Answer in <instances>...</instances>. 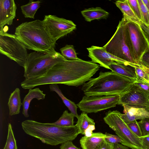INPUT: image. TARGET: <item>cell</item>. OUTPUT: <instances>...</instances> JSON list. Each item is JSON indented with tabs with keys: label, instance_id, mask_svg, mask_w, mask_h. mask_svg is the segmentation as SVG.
Listing matches in <instances>:
<instances>
[{
	"label": "cell",
	"instance_id": "obj_22",
	"mask_svg": "<svg viewBox=\"0 0 149 149\" xmlns=\"http://www.w3.org/2000/svg\"><path fill=\"white\" fill-rule=\"evenodd\" d=\"M50 91L56 92L62 100L65 105L67 107L70 112L73 113L75 117L77 118L79 115L77 114V109L78 107L74 102L67 99L63 95L61 90L59 89L57 84H49Z\"/></svg>",
	"mask_w": 149,
	"mask_h": 149
},
{
	"label": "cell",
	"instance_id": "obj_32",
	"mask_svg": "<svg viewBox=\"0 0 149 149\" xmlns=\"http://www.w3.org/2000/svg\"><path fill=\"white\" fill-rule=\"evenodd\" d=\"M127 125L131 130L138 137H140L143 136L138 122L136 120L129 123Z\"/></svg>",
	"mask_w": 149,
	"mask_h": 149
},
{
	"label": "cell",
	"instance_id": "obj_1",
	"mask_svg": "<svg viewBox=\"0 0 149 149\" xmlns=\"http://www.w3.org/2000/svg\"><path fill=\"white\" fill-rule=\"evenodd\" d=\"M21 125L26 134L39 139L44 143L53 146L72 141L79 134L76 125L62 127L31 120L23 121Z\"/></svg>",
	"mask_w": 149,
	"mask_h": 149
},
{
	"label": "cell",
	"instance_id": "obj_3",
	"mask_svg": "<svg viewBox=\"0 0 149 149\" xmlns=\"http://www.w3.org/2000/svg\"><path fill=\"white\" fill-rule=\"evenodd\" d=\"M15 35L27 49L41 52L55 49L56 43L47 31L42 20L22 23L16 27Z\"/></svg>",
	"mask_w": 149,
	"mask_h": 149
},
{
	"label": "cell",
	"instance_id": "obj_9",
	"mask_svg": "<svg viewBox=\"0 0 149 149\" xmlns=\"http://www.w3.org/2000/svg\"><path fill=\"white\" fill-rule=\"evenodd\" d=\"M120 95L84 96L77 105L82 112L96 113L119 104Z\"/></svg>",
	"mask_w": 149,
	"mask_h": 149
},
{
	"label": "cell",
	"instance_id": "obj_30",
	"mask_svg": "<svg viewBox=\"0 0 149 149\" xmlns=\"http://www.w3.org/2000/svg\"><path fill=\"white\" fill-rule=\"evenodd\" d=\"M128 1L134 14L142 22V17L138 0H128Z\"/></svg>",
	"mask_w": 149,
	"mask_h": 149
},
{
	"label": "cell",
	"instance_id": "obj_19",
	"mask_svg": "<svg viewBox=\"0 0 149 149\" xmlns=\"http://www.w3.org/2000/svg\"><path fill=\"white\" fill-rule=\"evenodd\" d=\"M112 71L136 81V75L133 67L114 62L109 66Z\"/></svg>",
	"mask_w": 149,
	"mask_h": 149
},
{
	"label": "cell",
	"instance_id": "obj_29",
	"mask_svg": "<svg viewBox=\"0 0 149 149\" xmlns=\"http://www.w3.org/2000/svg\"><path fill=\"white\" fill-rule=\"evenodd\" d=\"M143 19L142 22L149 26V12L142 0H137Z\"/></svg>",
	"mask_w": 149,
	"mask_h": 149
},
{
	"label": "cell",
	"instance_id": "obj_17",
	"mask_svg": "<svg viewBox=\"0 0 149 149\" xmlns=\"http://www.w3.org/2000/svg\"><path fill=\"white\" fill-rule=\"evenodd\" d=\"M46 94L39 88L29 90L28 94L24 97L22 102L23 110L22 113L26 118L29 117L28 110L30 104L32 100L36 98L38 100L45 99Z\"/></svg>",
	"mask_w": 149,
	"mask_h": 149
},
{
	"label": "cell",
	"instance_id": "obj_2",
	"mask_svg": "<svg viewBox=\"0 0 149 149\" xmlns=\"http://www.w3.org/2000/svg\"><path fill=\"white\" fill-rule=\"evenodd\" d=\"M136 81L112 71L100 72L99 76L91 79L81 88L85 95H120L128 91Z\"/></svg>",
	"mask_w": 149,
	"mask_h": 149
},
{
	"label": "cell",
	"instance_id": "obj_40",
	"mask_svg": "<svg viewBox=\"0 0 149 149\" xmlns=\"http://www.w3.org/2000/svg\"><path fill=\"white\" fill-rule=\"evenodd\" d=\"M149 12V0H142Z\"/></svg>",
	"mask_w": 149,
	"mask_h": 149
},
{
	"label": "cell",
	"instance_id": "obj_10",
	"mask_svg": "<svg viewBox=\"0 0 149 149\" xmlns=\"http://www.w3.org/2000/svg\"><path fill=\"white\" fill-rule=\"evenodd\" d=\"M42 21L47 31L55 43L76 28V25L72 21L54 15H45Z\"/></svg>",
	"mask_w": 149,
	"mask_h": 149
},
{
	"label": "cell",
	"instance_id": "obj_28",
	"mask_svg": "<svg viewBox=\"0 0 149 149\" xmlns=\"http://www.w3.org/2000/svg\"><path fill=\"white\" fill-rule=\"evenodd\" d=\"M132 87L149 97V83L136 81Z\"/></svg>",
	"mask_w": 149,
	"mask_h": 149
},
{
	"label": "cell",
	"instance_id": "obj_11",
	"mask_svg": "<svg viewBox=\"0 0 149 149\" xmlns=\"http://www.w3.org/2000/svg\"><path fill=\"white\" fill-rule=\"evenodd\" d=\"M88 56L92 61L99 64L100 66L110 69L109 65L114 62L133 67L134 64L119 58L108 52L103 47L92 46L87 48Z\"/></svg>",
	"mask_w": 149,
	"mask_h": 149
},
{
	"label": "cell",
	"instance_id": "obj_6",
	"mask_svg": "<svg viewBox=\"0 0 149 149\" xmlns=\"http://www.w3.org/2000/svg\"><path fill=\"white\" fill-rule=\"evenodd\" d=\"M125 22V19L123 17L119 21L114 34L103 47L108 52L133 65L136 63L131 55L126 36Z\"/></svg>",
	"mask_w": 149,
	"mask_h": 149
},
{
	"label": "cell",
	"instance_id": "obj_13",
	"mask_svg": "<svg viewBox=\"0 0 149 149\" xmlns=\"http://www.w3.org/2000/svg\"><path fill=\"white\" fill-rule=\"evenodd\" d=\"M17 6L13 0H0V31L6 24H12L16 17Z\"/></svg>",
	"mask_w": 149,
	"mask_h": 149
},
{
	"label": "cell",
	"instance_id": "obj_37",
	"mask_svg": "<svg viewBox=\"0 0 149 149\" xmlns=\"http://www.w3.org/2000/svg\"><path fill=\"white\" fill-rule=\"evenodd\" d=\"M114 144L106 141L105 139L101 144L99 149H114Z\"/></svg>",
	"mask_w": 149,
	"mask_h": 149
},
{
	"label": "cell",
	"instance_id": "obj_21",
	"mask_svg": "<svg viewBox=\"0 0 149 149\" xmlns=\"http://www.w3.org/2000/svg\"><path fill=\"white\" fill-rule=\"evenodd\" d=\"M8 105L9 110V115L13 116L18 114L22 103L21 102L20 90L16 88L12 93L8 99Z\"/></svg>",
	"mask_w": 149,
	"mask_h": 149
},
{
	"label": "cell",
	"instance_id": "obj_20",
	"mask_svg": "<svg viewBox=\"0 0 149 149\" xmlns=\"http://www.w3.org/2000/svg\"><path fill=\"white\" fill-rule=\"evenodd\" d=\"M116 6L121 11L123 17L127 20L139 24L142 22L136 16L130 7L128 0H119L115 2Z\"/></svg>",
	"mask_w": 149,
	"mask_h": 149
},
{
	"label": "cell",
	"instance_id": "obj_33",
	"mask_svg": "<svg viewBox=\"0 0 149 149\" xmlns=\"http://www.w3.org/2000/svg\"><path fill=\"white\" fill-rule=\"evenodd\" d=\"M105 134L106 135V136L105 138L106 141L114 144L120 143L124 145L123 141L117 135L112 134L107 132H105Z\"/></svg>",
	"mask_w": 149,
	"mask_h": 149
},
{
	"label": "cell",
	"instance_id": "obj_38",
	"mask_svg": "<svg viewBox=\"0 0 149 149\" xmlns=\"http://www.w3.org/2000/svg\"><path fill=\"white\" fill-rule=\"evenodd\" d=\"M140 25L144 31L149 41V26L146 25L142 22Z\"/></svg>",
	"mask_w": 149,
	"mask_h": 149
},
{
	"label": "cell",
	"instance_id": "obj_35",
	"mask_svg": "<svg viewBox=\"0 0 149 149\" xmlns=\"http://www.w3.org/2000/svg\"><path fill=\"white\" fill-rule=\"evenodd\" d=\"M60 149H80L75 146L72 141H68L61 144Z\"/></svg>",
	"mask_w": 149,
	"mask_h": 149
},
{
	"label": "cell",
	"instance_id": "obj_36",
	"mask_svg": "<svg viewBox=\"0 0 149 149\" xmlns=\"http://www.w3.org/2000/svg\"><path fill=\"white\" fill-rule=\"evenodd\" d=\"M142 142L141 149H149V135L140 137Z\"/></svg>",
	"mask_w": 149,
	"mask_h": 149
},
{
	"label": "cell",
	"instance_id": "obj_27",
	"mask_svg": "<svg viewBox=\"0 0 149 149\" xmlns=\"http://www.w3.org/2000/svg\"><path fill=\"white\" fill-rule=\"evenodd\" d=\"M3 149H17L16 141L10 123H9L8 125L7 139Z\"/></svg>",
	"mask_w": 149,
	"mask_h": 149
},
{
	"label": "cell",
	"instance_id": "obj_25",
	"mask_svg": "<svg viewBox=\"0 0 149 149\" xmlns=\"http://www.w3.org/2000/svg\"><path fill=\"white\" fill-rule=\"evenodd\" d=\"M136 75V81L149 83V69L140 64H136L134 67Z\"/></svg>",
	"mask_w": 149,
	"mask_h": 149
},
{
	"label": "cell",
	"instance_id": "obj_5",
	"mask_svg": "<svg viewBox=\"0 0 149 149\" xmlns=\"http://www.w3.org/2000/svg\"><path fill=\"white\" fill-rule=\"evenodd\" d=\"M117 110L109 111L103 118L105 123L123 140L124 145L132 149H141L140 137L135 134L122 119Z\"/></svg>",
	"mask_w": 149,
	"mask_h": 149
},
{
	"label": "cell",
	"instance_id": "obj_24",
	"mask_svg": "<svg viewBox=\"0 0 149 149\" xmlns=\"http://www.w3.org/2000/svg\"><path fill=\"white\" fill-rule=\"evenodd\" d=\"M75 117L72 113H69L67 110L63 112L62 114L56 121L50 124L60 126L70 127L74 126V119Z\"/></svg>",
	"mask_w": 149,
	"mask_h": 149
},
{
	"label": "cell",
	"instance_id": "obj_4",
	"mask_svg": "<svg viewBox=\"0 0 149 149\" xmlns=\"http://www.w3.org/2000/svg\"><path fill=\"white\" fill-rule=\"evenodd\" d=\"M66 59L55 49L47 52L34 51L28 54L24 68L26 79L45 75L57 63Z\"/></svg>",
	"mask_w": 149,
	"mask_h": 149
},
{
	"label": "cell",
	"instance_id": "obj_7",
	"mask_svg": "<svg viewBox=\"0 0 149 149\" xmlns=\"http://www.w3.org/2000/svg\"><path fill=\"white\" fill-rule=\"evenodd\" d=\"M125 26L131 55L138 64L143 55L149 52V40L139 24L125 19Z\"/></svg>",
	"mask_w": 149,
	"mask_h": 149
},
{
	"label": "cell",
	"instance_id": "obj_8",
	"mask_svg": "<svg viewBox=\"0 0 149 149\" xmlns=\"http://www.w3.org/2000/svg\"><path fill=\"white\" fill-rule=\"evenodd\" d=\"M26 48L15 34L0 31V52L19 66L25 67L28 56Z\"/></svg>",
	"mask_w": 149,
	"mask_h": 149
},
{
	"label": "cell",
	"instance_id": "obj_12",
	"mask_svg": "<svg viewBox=\"0 0 149 149\" xmlns=\"http://www.w3.org/2000/svg\"><path fill=\"white\" fill-rule=\"evenodd\" d=\"M132 87L120 96L119 105L124 104L149 111V97Z\"/></svg>",
	"mask_w": 149,
	"mask_h": 149
},
{
	"label": "cell",
	"instance_id": "obj_14",
	"mask_svg": "<svg viewBox=\"0 0 149 149\" xmlns=\"http://www.w3.org/2000/svg\"><path fill=\"white\" fill-rule=\"evenodd\" d=\"M124 114L121 113L122 119L127 124L137 120L149 118V111L146 109L122 105Z\"/></svg>",
	"mask_w": 149,
	"mask_h": 149
},
{
	"label": "cell",
	"instance_id": "obj_39",
	"mask_svg": "<svg viewBox=\"0 0 149 149\" xmlns=\"http://www.w3.org/2000/svg\"><path fill=\"white\" fill-rule=\"evenodd\" d=\"M114 149H130L129 147L119 143L114 144Z\"/></svg>",
	"mask_w": 149,
	"mask_h": 149
},
{
	"label": "cell",
	"instance_id": "obj_26",
	"mask_svg": "<svg viewBox=\"0 0 149 149\" xmlns=\"http://www.w3.org/2000/svg\"><path fill=\"white\" fill-rule=\"evenodd\" d=\"M60 51L61 54L68 60H81L82 59L77 57L74 47L72 45H66L61 48Z\"/></svg>",
	"mask_w": 149,
	"mask_h": 149
},
{
	"label": "cell",
	"instance_id": "obj_31",
	"mask_svg": "<svg viewBox=\"0 0 149 149\" xmlns=\"http://www.w3.org/2000/svg\"><path fill=\"white\" fill-rule=\"evenodd\" d=\"M143 136L149 135V118H146L138 122Z\"/></svg>",
	"mask_w": 149,
	"mask_h": 149
},
{
	"label": "cell",
	"instance_id": "obj_23",
	"mask_svg": "<svg viewBox=\"0 0 149 149\" xmlns=\"http://www.w3.org/2000/svg\"><path fill=\"white\" fill-rule=\"evenodd\" d=\"M41 1H34L29 0L27 4L21 7L22 12L25 18L34 19L35 15L38 10L40 8Z\"/></svg>",
	"mask_w": 149,
	"mask_h": 149
},
{
	"label": "cell",
	"instance_id": "obj_34",
	"mask_svg": "<svg viewBox=\"0 0 149 149\" xmlns=\"http://www.w3.org/2000/svg\"><path fill=\"white\" fill-rule=\"evenodd\" d=\"M139 63L149 69V52L143 55Z\"/></svg>",
	"mask_w": 149,
	"mask_h": 149
},
{
	"label": "cell",
	"instance_id": "obj_16",
	"mask_svg": "<svg viewBox=\"0 0 149 149\" xmlns=\"http://www.w3.org/2000/svg\"><path fill=\"white\" fill-rule=\"evenodd\" d=\"M76 125L79 134L84 136H89L95 129L94 120L90 118L86 113L84 112L79 116Z\"/></svg>",
	"mask_w": 149,
	"mask_h": 149
},
{
	"label": "cell",
	"instance_id": "obj_15",
	"mask_svg": "<svg viewBox=\"0 0 149 149\" xmlns=\"http://www.w3.org/2000/svg\"><path fill=\"white\" fill-rule=\"evenodd\" d=\"M106 136L102 133L93 132L89 136H84L80 140L82 149H99Z\"/></svg>",
	"mask_w": 149,
	"mask_h": 149
},
{
	"label": "cell",
	"instance_id": "obj_18",
	"mask_svg": "<svg viewBox=\"0 0 149 149\" xmlns=\"http://www.w3.org/2000/svg\"><path fill=\"white\" fill-rule=\"evenodd\" d=\"M81 13L86 21L90 22L95 19H106L109 13L100 7L85 9Z\"/></svg>",
	"mask_w": 149,
	"mask_h": 149
}]
</instances>
